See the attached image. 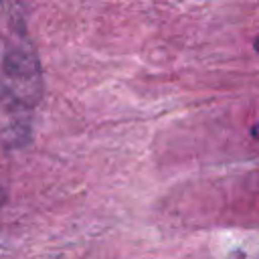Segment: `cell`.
Instances as JSON below:
<instances>
[{
	"mask_svg": "<svg viewBox=\"0 0 259 259\" xmlns=\"http://www.w3.org/2000/svg\"><path fill=\"white\" fill-rule=\"evenodd\" d=\"M2 87L4 95L20 107H30L38 101L42 91V77L32 47L16 45L6 51L2 67Z\"/></svg>",
	"mask_w": 259,
	"mask_h": 259,
	"instance_id": "cell-1",
	"label": "cell"
},
{
	"mask_svg": "<svg viewBox=\"0 0 259 259\" xmlns=\"http://www.w3.org/2000/svg\"><path fill=\"white\" fill-rule=\"evenodd\" d=\"M251 136H253V138H259V123L251 127Z\"/></svg>",
	"mask_w": 259,
	"mask_h": 259,
	"instance_id": "cell-2",
	"label": "cell"
}]
</instances>
